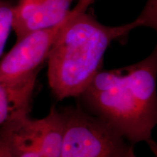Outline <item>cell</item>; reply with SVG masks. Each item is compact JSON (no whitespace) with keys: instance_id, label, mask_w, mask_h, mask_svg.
Masks as SVG:
<instances>
[{"instance_id":"3957f363","label":"cell","mask_w":157,"mask_h":157,"mask_svg":"<svg viewBox=\"0 0 157 157\" xmlns=\"http://www.w3.org/2000/svg\"><path fill=\"white\" fill-rule=\"evenodd\" d=\"M64 132L60 157H121L129 146L111 125L80 109L62 111Z\"/></svg>"},{"instance_id":"8992f818","label":"cell","mask_w":157,"mask_h":157,"mask_svg":"<svg viewBox=\"0 0 157 157\" xmlns=\"http://www.w3.org/2000/svg\"><path fill=\"white\" fill-rule=\"evenodd\" d=\"M38 71L13 80H0V128L17 118L28 116Z\"/></svg>"},{"instance_id":"277c9868","label":"cell","mask_w":157,"mask_h":157,"mask_svg":"<svg viewBox=\"0 0 157 157\" xmlns=\"http://www.w3.org/2000/svg\"><path fill=\"white\" fill-rule=\"evenodd\" d=\"M40 149L49 157H60L64 132V118L61 111L52 108L41 119L23 116L3 126Z\"/></svg>"},{"instance_id":"6da1fadb","label":"cell","mask_w":157,"mask_h":157,"mask_svg":"<svg viewBox=\"0 0 157 157\" xmlns=\"http://www.w3.org/2000/svg\"><path fill=\"white\" fill-rule=\"evenodd\" d=\"M156 50L127 67L100 71L82 94L94 116L132 143L156 151L151 134L157 122Z\"/></svg>"},{"instance_id":"8fae6325","label":"cell","mask_w":157,"mask_h":157,"mask_svg":"<svg viewBox=\"0 0 157 157\" xmlns=\"http://www.w3.org/2000/svg\"><path fill=\"white\" fill-rule=\"evenodd\" d=\"M0 2H1V1H0Z\"/></svg>"},{"instance_id":"7a4b0ae2","label":"cell","mask_w":157,"mask_h":157,"mask_svg":"<svg viewBox=\"0 0 157 157\" xmlns=\"http://www.w3.org/2000/svg\"><path fill=\"white\" fill-rule=\"evenodd\" d=\"M146 20L109 26L82 11L60 31L48 56V77L52 93L60 101L81 95L101 70L104 54L111 42Z\"/></svg>"},{"instance_id":"52a82bcc","label":"cell","mask_w":157,"mask_h":157,"mask_svg":"<svg viewBox=\"0 0 157 157\" xmlns=\"http://www.w3.org/2000/svg\"><path fill=\"white\" fill-rule=\"evenodd\" d=\"M0 136L8 146L12 157H49L36 146L4 127L0 128Z\"/></svg>"},{"instance_id":"ba28073f","label":"cell","mask_w":157,"mask_h":157,"mask_svg":"<svg viewBox=\"0 0 157 157\" xmlns=\"http://www.w3.org/2000/svg\"><path fill=\"white\" fill-rule=\"evenodd\" d=\"M13 23V7L0 2V56L5 48Z\"/></svg>"},{"instance_id":"30bf717a","label":"cell","mask_w":157,"mask_h":157,"mask_svg":"<svg viewBox=\"0 0 157 157\" xmlns=\"http://www.w3.org/2000/svg\"><path fill=\"white\" fill-rule=\"evenodd\" d=\"M121 157H137L135 154L133 147L131 146H129L128 148L127 149V151H125V153Z\"/></svg>"},{"instance_id":"5b68a950","label":"cell","mask_w":157,"mask_h":157,"mask_svg":"<svg viewBox=\"0 0 157 157\" xmlns=\"http://www.w3.org/2000/svg\"><path fill=\"white\" fill-rule=\"evenodd\" d=\"M74 0H20L13 7L12 29L17 41L35 31L58 25L69 13Z\"/></svg>"},{"instance_id":"9c48e42d","label":"cell","mask_w":157,"mask_h":157,"mask_svg":"<svg viewBox=\"0 0 157 157\" xmlns=\"http://www.w3.org/2000/svg\"><path fill=\"white\" fill-rule=\"evenodd\" d=\"M0 157H12L8 146L1 136H0Z\"/></svg>"}]
</instances>
